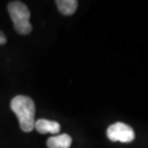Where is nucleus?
<instances>
[{
    "label": "nucleus",
    "mask_w": 148,
    "mask_h": 148,
    "mask_svg": "<svg viewBox=\"0 0 148 148\" xmlns=\"http://www.w3.org/2000/svg\"><path fill=\"white\" fill-rule=\"evenodd\" d=\"M11 108L19 120L21 130L26 133L32 132L36 123V106L33 99L25 95H17L12 98Z\"/></svg>",
    "instance_id": "obj_1"
},
{
    "label": "nucleus",
    "mask_w": 148,
    "mask_h": 148,
    "mask_svg": "<svg viewBox=\"0 0 148 148\" xmlns=\"http://www.w3.org/2000/svg\"><path fill=\"white\" fill-rule=\"evenodd\" d=\"M8 11L18 34L27 35L32 32V24L30 23L31 13L24 3L20 1L10 2L8 5Z\"/></svg>",
    "instance_id": "obj_2"
},
{
    "label": "nucleus",
    "mask_w": 148,
    "mask_h": 148,
    "mask_svg": "<svg viewBox=\"0 0 148 148\" xmlns=\"http://www.w3.org/2000/svg\"><path fill=\"white\" fill-rule=\"evenodd\" d=\"M107 137L112 141L127 143L134 140L135 132L129 125L122 122H116L107 129Z\"/></svg>",
    "instance_id": "obj_3"
},
{
    "label": "nucleus",
    "mask_w": 148,
    "mask_h": 148,
    "mask_svg": "<svg viewBox=\"0 0 148 148\" xmlns=\"http://www.w3.org/2000/svg\"><path fill=\"white\" fill-rule=\"evenodd\" d=\"M34 129H36V131L40 134H58L60 131V124L56 121L40 118L36 120Z\"/></svg>",
    "instance_id": "obj_4"
},
{
    "label": "nucleus",
    "mask_w": 148,
    "mask_h": 148,
    "mask_svg": "<svg viewBox=\"0 0 148 148\" xmlns=\"http://www.w3.org/2000/svg\"><path fill=\"white\" fill-rule=\"evenodd\" d=\"M72 138L67 134H61L48 138L47 146L49 148H70Z\"/></svg>",
    "instance_id": "obj_5"
},
{
    "label": "nucleus",
    "mask_w": 148,
    "mask_h": 148,
    "mask_svg": "<svg viewBox=\"0 0 148 148\" xmlns=\"http://www.w3.org/2000/svg\"><path fill=\"white\" fill-rule=\"evenodd\" d=\"M58 10L65 15H71L77 8V1L75 0H58L56 1Z\"/></svg>",
    "instance_id": "obj_6"
},
{
    "label": "nucleus",
    "mask_w": 148,
    "mask_h": 148,
    "mask_svg": "<svg viewBox=\"0 0 148 148\" xmlns=\"http://www.w3.org/2000/svg\"><path fill=\"white\" fill-rule=\"evenodd\" d=\"M6 42H7V39H6L5 35H4V33L0 31V45L5 44Z\"/></svg>",
    "instance_id": "obj_7"
}]
</instances>
